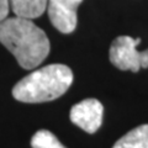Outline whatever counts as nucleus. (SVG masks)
I'll use <instances>...</instances> for the list:
<instances>
[{
	"label": "nucleus",
	"instance_id": "nucleus-1",
	"mask_svg": "<svg viewBox=\"0 0 148 148\" xmlns=\"http://www.w3.org/2000/svg\"><path fill=\"white\" fill-rule=\"evenodd\" d=\"M0 42L14 54L24 69H34L49 54L47 35L30 18L6 17L0 22Z\"/></svg>",
	"mask_w": 148,
	"mask_h": 148
},
{
	"label": "nucleus",
	"instance_id": "nucleus-2",
	"mask_svg": "<svg viewBox=\"0 0 148 148\" xmlns=\"http://www.w3.org/2000/svg\"><path fill=\"white\" fill-rule=\"evenodd\" d=\"M73 83V73L64 64L36 69L12 88V96L29 104L46 103L62 96Z\"/></svg>",
	"mask_w": 148,
	"mask_h": 148
},
{
	"label": "nucleus",
	"instance_id": "nucleus-3",
	"mask_svg": "<svg viewBox=\"0 0 148 148\" xmlns=\"http://www.w3.org/2000/svg\"><path fill=\"white\" fill-rule=\"evenodd\" d=\"M140 38L120 36L114 40L110 47V61L121 71L138 72L141 68H148V49L140 52L137 46Z\"/></svg>",
	"mask_w": 148,
	"mask_h": 148
},
{
	"label": "nucleus",
	"instance_id": "nucleus-4",
	"mask_svg": "<svg viewBox=\"0 0 148 148\" xmlns=\"http://www.w3.org/2000/svg\"><path fill=\"white\" fill-rule=\"evenodd\" d=\"M104 108L96 99H85L71 110V121L88 133H95L103 123Z\"/></svg>",
	"mask_w": 148,
	"mask_h": 148
},
{
	"label": "nucleus",
	"instance_id": "nucleus-5",
	"mask_svg": "<svg viewBox=\"0 0 148 148\" xmlns=\"http://www.w3.org/2000/svg\"><path fill=\"white\" fill-rule=\"evenodd\" d=\"M83 0H48L47 11L52 25L62 34H71L77 27V9Z\"/></svg>",
	"mask_w": 148,
	"mask_h": 148
},
{
	"label": "nucleus",
	"instance_id": "nucleus-6",
	"mask_svg": "<svg viewBox=\"0 0 148 148\" xmlns=\"http://www.w3.org/2000/svg\"><path fill=\"white\" fill-rule=\"evenodd\" d=\"M48 0H10L14 14L24 18L40 17L47 9Z\"/></svg>",
	"mask_w": 148,
	"mask_h": 148
},
{
	"label": "nucleus",
	"instance_id": "nucleus-7",
	"mask_svg": "<svg viewBox=\"0 0 148 148\" xmlns=\"http://www.w3.org/2000/svg\"><path fill=\"white\" fill-rule=\"evenodd\" d=\"M112 148H148V125H141L131 130Z\"/></svg>",
	"mask_w": 148,
	"mask_h": 148
},
{
	"label": "nucleus",
	"instance_id": "nucleus-8",
	"mask_svg": "<svg viewBox=\"0 0 148 148\" xmlns=\"http://www.w3.org/2000/svg\"><path fill=\"white\" fill-rule=\"evenodd\" d=\"M32 148H67L64 147L58 138L47 130H40L31 138Z\"/></svg>",
	"mask_w": 148,
	"mask_h": 148
},
{
	"label": "nucleus",
	"instance_id": "nucleus-9",
	"mask_svg": "<svg viewBox=\"0 0 148 148\" xmlns=\"http://www.w3.org/2000/svg\"><path fill=\"white\" fill-rule=\"evenodd\" d=\"M9 15V0H0V22Z\"/></svg>",
	"mask_w": 148,
	"mask_h": 148
}]
</instances>
